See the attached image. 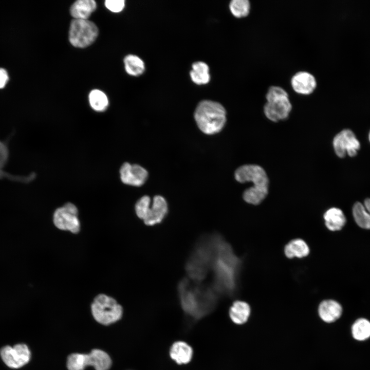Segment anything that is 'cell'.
Returning a JSON list of instances; mask_svg holds the SVG:
<instances>
[{"label": "cell", "instance_id": "6da1fadb", "mask_svg": "<svg viewBox=\"0 0 370 370\" xmlns=\"http://www.w3.org/2000/svg\"><path fill=\"white\" fill-rule=\"evenodd\" d=\"M241 267L242 260L231 246L220 235L213 234L210 285L219 295H231L236 291Z\"/></svg>", "mask_w": 370, "mask_h": 370}, {"label": "cell", "instance_id": "7a4b0ae2", "mask_svg": "<svg viewBox=\"0 0 370 370\" xmlns=\"http://www.w3.org/2000/svg\"><path fill=\"white\" fill-rule=\"evenodd\" d=\"M182 308L189 317L198 319L212 311L219 296L211 286L183 279L178 286Z\"/></svg>", "mask_w": 370, "mask_h": 370}, {"label": "cell", "instance_id": "3957f363", "mask_svg": "<svg viewBox=\"0 0 370 370\" xmlns=\"http://www.w3.org/2000/svg\"><path fill=\"white\" fill-rule=\"evenodd\" d=\"M213 254L212 234L200 238L195 246L186 265L189 279L201 283L210 273Z\"/></svg>", "mask_w": 370, "mask_h": 370}, {"label": "cell", "instance_id": "277c9868", "mask_svg": "<svg viewBox=\"0 0 370 370\" xmlns=\"http://www.w3.org/2000/svg\"><path fill=\"white\" fill-rule=\"evenodd\" d=\"M194 118L201 132L207 135H213L224 127L226 122V111L220 103L204 100L198 104Z\"/></svg>", "mask_w": 370, "mask_h": 370}, {"label": "cell", "instance_id": "5b68a950", "mask_svg": "<svg viewBox=\"0 0 370 370\" xmlns=\"http://www.w3.org/2000/svg\"><path fill=\"white\" fill-rule=\"evenodd\" d=\"M266 103L264 113L269 120L278 122L288 118L292 110V104L287 91L279 86L269 87L266 94Z\"/></svg>", "mask_w": 370, "mask_h": 370}, {"label": "cell", "instance_id": "8992f818", "mask_svg": "<svg viewBox=\"0 0 370 370\" xmlns=\"http://www.w3.org/2000/svg\"><path fill=\"white\" fill-rule=\"evenodd\" d=\"M94 319L103 325H109L121 319L123 309L113 298L104 294L98 295L91 306Z\"/></svg>", "mask_w": 370, "mask_h": 370}, {"label": "cell", "instance_id": "52a82bcc", "mask_svg": "<svg viewBox=\"0 0 370 370\" xmlns=\"http://www.w3.org/2000/svg\"><path fill=\"white\" fill-rule=\"evenodd\" d=\"M97 26L88 20L73 19L69 31V40L77 48H85L92 44L98 35Z\"/></svg>", "mask_w": 370, "mask_h": 370}, {"label": "cell", "instance_id": "ba28073f", "mask_svg": "<svg viewBox=\"0 0 370 370\" xmlns=\"http://www.w3.org/2000/svg\"><path fill=\"white\" fill-rule=\"evenodd\" d=\"M78 211L73 203L67 202L58 208L53 214V223L59 229L68 230L77 233L80 231V224L78 218Z\"/></svg>", "mask_w": 370, "mask_h": 370}, {"label": "cell", "instance_id": "9c48e42d", "mask_svg": "<svg viewBox=\"0 0 370 370\" xmlns=\"http://www.w3.org/2000/svg\"><path fill=\"white\" fill-rule=\"evenodd\" d=\"M333 147L337 156L344 158L346 155L355 157L360 149V143L354 133L349 129H344L334 138Z\"/></svg>", "mask_w": 370, "mask_h": 370}, {"label": "cell", "instance_id": "30bf717a", "mask_svg": "<svg viewBox=\"0 0 370 370\" xmlns=\"http://www.w3.org/2000/svg\"><path fill=\"white\" fill-rule=\"evenodd\" d=\"M235 179L240 183L251 182L253 186L268 187L269 179L266 171L256 164H245L237 168L234 173Z\"/></svg>", "mask_w": 370, "mask_h": 370}, {"label": "cell", "instance_id": "8fae6325", "mask_svg": "<svg viewBox=\"0 0 370 370\" xmlns=\"http://www.w3.org/2000/svg\"><path fill=\"white\" fill-rule=\"evenodd\" d=\"M4 363L9 367L18 368L30 360L31 353L27 346L18 344L13 347L9 345L3 347L0 351Z\"/></svg>", "mask_w": 370, "mask_h": 370}, {"label": "cell", "instance_id": "7c38bea8", "mask_svg": "<svg viewBox=\"0 0 370 370\" xmlns=\"http://www.w3.org/2000/svg\"><path fill=\"white\" fill-rule=\"evenodd\" d=\"M120 177L124 184L140 187L146 181L148 172L140 165L125 162L120 168Z\"/></svg>", "mask_w": 370, "mask_h": 370}, {"label": "cell", "instance_id": "4fadbf2b", "mask_svg": "<svg viewBox=\"0 0 370 370\" xmlns=\"http://www.w3.org/2000/svg\"><path fill=\"white\" fill-rule=\"evenodd\" d=\"M290 84L293 90L302 95H309L315 90L317 82L315 77L307 71H299L291 77Z\"/></svg>", "mask_w": 370, "mask_h": 370}, {"label": "cell", "instance_id": "5bb4252c", "mask_svg": "<svg viewBox=\"0 0 370 370\" xmlns=\"http://www.w3.org/2000/svg\"><path fill=\"white\" fill-rule=\"evenodd\" d=\"M168 211L166 201L160 195L155 196L146 218L143 220L147 226L159 224L163 219Z\"/></svg>", "mask_w": 370, "mask_h": 370}, {"label": "cell", "instance_id": "9a60e30c", "mask_svg": "<svg viewBox=\"0 0 370 370\" xmlns=\"http://www.w3.org/2000/svg\"><path fill=\"white\" fill-rule=\"evenodd\" d=\"M284 254L288 259L294 257L299 259L307 257L310 249L307 242L303 239L297 237L288 241L284 246Z\"/></svg>", "mask_w": 370, "mask_h": 370}, {"label": "cell", "instance_id": "2e32d148", "mask_svg": "<svg viewBox=\"0 0 370 370\" xmlns=\"http://www.w3.org/2000/svg\"><path fill=\"white\" fill-rule=\"evenodd\" d=\"M318 314L325 322L332 323L337 320L341 316L342 308L340 303L334 300L322 301L318 306Z\"/></svg>", "mask_w": 370, "mask_h": 370}, {"label": "cell", "instance_id": "e0dca14e", "mask_svg": "<svg viewBox=\"0 0 370 370\" xmlns=\"http://www.w3.org/2000/svg\"><path fill=\"white\" fill-rule=\"evenodd\" d=\"M169 354L171 358L179 365L189 363L193 355L192 347L182 341H176L170 347Z\"/></svg>", "mask_w": 370, "mask_h": 370}, {"label": "cell", "instance_id": "ac0fdd59", "mask_svg": "<svg viewBox=\"0 0 370 370\" xmlns=\"http://www.w3.org/2000/svg\"><path fill=\"white\" fill-rule=\"evenodd\" d=\"M324 224L331 231H339L346 224V217L339 208L332 207L327 210L323 214Z\"/></svg>", "mask_w": 370, "mask_h": 370}, {"label": "cell", "instance_id": "d6986e66", "mask_svg": "<svg viewBox=\"0 0 370 370\" xmlns=\"http://www.w3.org/2000/svg\"><path fill=\"white\" fill-rule=\"evenodd\" d=\"M352 210L357 224L362 228L370 229V198H366L363 203L355 202Z\"/></svg>", "mask_w": 370, "mask_h": 370}, {"label": "cell", "instance_id": "ffe728a7", "mask_svg": "<svg viewBox=\"0 0 370 370\" xmlns=\"http://www.w3.org/2000/svg\"><path fill=\"white\" fill-rule=\"evenodd\" d=\"M86 365L91 366L95 370H108L112 364L109 355L105 351L98 349H92L86 354Z\"/></svg>", "mask_w": 370, "mask_h": 370}, {"label": "cell", "instance_id": "44dd1931", "mask_svg": "<svg viewBox=\"0 0 370 370\" xmlns=\"http://www.w3.org/2000/svg\"><path fill=\"white\" fill-rule=\"evenodd\" d=\"M229 316L231 321L236 324L245 323L251 313V307L245 301H234L229 309Z\"/></svg>", "mask_w": 370, "mask_h": 370}, {"label": "cell", "instance_id": "7402d4cb", "mask_svg": "<svg viewBox=\"0 0 370 370\" xmlns=\"http://www.w3.org/2000/svg\"><path fill=\"white\" fill-rule=\"evenodd\" d=\"M96 8L94 0H78L71 5L70 13L74 19L87 20Z\"/></svg>", "mask_w": 370, "mask_h": 370}, {"label": "cell", "instance_id": "603a6c76", "mask_svg": "<svg viewBox=\"0 0 370 370\" xmlns=\"http://www.w3.org/2000/svg\"><path fill=\"white\" fill-rule=\"evenodd\" d=\"M209 67L205 62L197 61L193 63L190 76L192 81L197 85H205L210 80Z\"/></svg>", "mask_w": 370, "mask_h": 370}, {"label": "cell", "instance_id": "cb8c5ba5", "mask_svg": "<svg viewBox=\"0 0 370 370\" xmlns=\"http://www.w3.org/2000/svg\"><path fill=\"white\" fill-rule=\"evenodd\" d=\"M268 193V187L252 186L244 192L243 197L247 203L258 205L265 199Z\"/></svg>", "mask_w": 370, "mask_h": 370}, {"label": "cell", "instance_id": "d4e9b609", "mask_svg": "<svg viewBox=\"0 0 370 370\" xmlns=\"http://www.w3.org/2000/svg\"><path fill=\"white\" fill-rule=\"evenodd\" d=\"M125 69L126 72L133 76H139L142 75L145 70V65L143 60L139 57L129 54L124 59Z\"/></svg>", "mask_w": 370, "mask_h": 370}, {"label": "cell", "instance_id": "484cf974", "mask_svg": "<svg viewBox=\"0 0 370 370\" xmlns=\"http://www.w3.org/2000/svg\"><path fill=\"white\" fill-rule=\"evenodd\" d=\"M351 330L355 340L365 341L370 337V322L365 318L358 319L353 324Z\"/></svg>", "mask_w": 370, "mask_h": 370}, {"label": "cell", "instance_id": "4316f807", "mask_svg": "<svg viewBox=\"0 0 370 370\" xmlns=\"http://www.w3.org/2000/svg\"><path fill=\"white\" fill-rule=\"evenodd\" d=\"M8 158V151L6 145L0 141V178L3 177H7L8 178L14 180H18L23 182H28L32 180L35 177L34 173L30 174L27 177H16L12 175L9 174L2 170L3 167L5 165Z\"/></svg>", "mask_w": 370, "mask_h": 370}, {"label": "cell", "instance_id": "83f0119b", "mask_svg": "<svg viewBox=\"0 0 370 370\" xmlns=\"http://www.w3.org/2000/svg\"><path fill=\"white\" fill-rule=\"evenodd\" d=\"M89 102L91 107L97 112L105 111L108 105L106 95L99 89L92 90L89 94Z\"/></svg>", "mask_w": 370, "mask_h": 370}, {"label": "cell", "instance_id": "f1b7e54d", "mask_svg": "<svg viewBox=\"0 0 370 370\" xmlns=\"http://www.w3.org/2000/svg\"><path fill=\"white\" fill-rule=\"evenodd\" d=\"M231 14L235 17L243 18L248 15L251 10V4L248 0H232L229 4Z\"/></svg>", "mask_w": 370, "mask_h": 370}, {"label": "cell", "instance_id": "f546056e", "mask_svg": "<svg viewBox=\"0 0 370 370\" xmlns=\"http://www.w3.org/2000/svg\"><path fill=\"white\" fill-rule=\"evenodd\" d=\"M86 366V354L74 353L68 357L67 367L68 370H84Z\"/></svg>", "mask_w": 370, "mask_h": 370}, {"label": "cell", "instance_id": "4dcf8cb0", "mask_svg": "<svg viewBox=\"0 0 370 370\" xmlns=\"http://www.w3.org/2000/svg\"><path fill=\"white\" fill-rule=\"evenodd\" d=\"M151 198L145 195L141 197L136 203L135 211L137 216L143 220L146 218L150 208Z\"/></svg>", "mask_w": 370, "mask_h": 370}, {"label": "cell", "instance_id": "1f68e13d", "mask_svg": "<svg viewBox=\"0 0 370 370\" xmlns=\"http://www.w3.org/2000/svg\"><path fill=\"white\" fill-rule=\"evenodd\" d=\"M105 6L112 12H119L123 9L125 1L124 0H106L105 1Z\"/></svg>", "mask_w": 370, "mask_h": 370}, {"label": "cell", "instance_id": "d6a6232c", "mask_svg": "<svg viewBox=\"0 0 370 370\" xmlns=\"http://www.w3.org/2000/svg\"><path fill=\"white\" fill-rule=\"evenodd\" d=\"M8 79V77L6 70L0 68V88L5 85Z\"/></svg>", "mask_w": 370, "mask_h": 370}, {"label": "cell", "instance_id": "836d02e7", "mask_svg": "<svg viewBox=\"0 0 370 370\" xmlns=\"http://www.w3.org/2000/svg\"><path fill=\"white\" fill-rule=\"evenodd\" d=\"M368 140H369V142H370V131H369V133H368Z\"/></svg>", "mask_w": 370, "mask_h": 370}]
</instances>
